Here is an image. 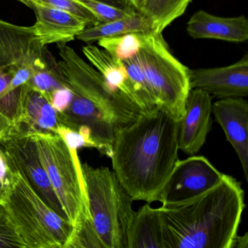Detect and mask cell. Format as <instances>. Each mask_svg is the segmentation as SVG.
Returning <instances> with one entry per match:
<instances>
[{
  "mask_svg": "<svg viewBox=\"0 0 248 248\" xmlns=\"http://www.w3.org/2000/svg\"><path fill=\"white\" fill-rule=\"evenodd\" d=\"M179 122L162 108L141 113L118 130L111 159L112 171L133 201L160 202L179 160Z\"/></svg>",
  "mask_w": 248,
  "mask_h": 248,
  "instance_id": "obj_1",
  "label": "cell"
},
{
  "mask_svg": "<svg viewBox=\"0 0 248 248\" xmlns=\"http://www.w3.org/2000/svg\"><path fill=\"white\" fill-rule=\"evenodd\" d=\"M58 45V65L64 84L71 90L68 108L58 119L61 125L84 137L90 147L112 157L118 130L142 113L132 102L109 87L100 73L66 44Z\"/></svg>",
  "mask_w": 248,
  "mask_h": 248,
  "instance_id": "obj_2",
  "label": "cell"
},
{
  "mask_svg": "<svg viewBox=\"0 0 248 248\" xmlns=\"http://www.w3.org/2000/svg\"><path fill=\"white\" fill-rule=\"evenodd\" d=\"M245 192L230 175L205 193L158 208L163 248H234Z\"/></svg>",
  "mask_w": 248,
  "mask_h": 248,
  "instance_id": "obj_3",
  "label": "cell"
},
{
  "mask_svg": "<svg viewBox=\"0 0 248 248\" xmlns=\"http://www.w3.org/2000/svg\"><path fill=\"white\" fill-rule=\"evenodd\" d=\"M90 221L104 248H126L136 211L115 173L105 166L81 163Z\"/></svg>",
  "mask_w": 248,
  "mask_h": 248,
  "instance_id": "obj_4",
  "label": "cell"
},
{
  "mask_svg": "<svg viewBox=\"0 0 248 248\" xmlns=\"http://www.w3.org/2000/svg\"><path fill=\"white\" fill-rule=\"evenodd\" d=\"M8 169L9 187L0 203L26 248H59L74 225L46 205L20 173Z\"/></svg>",
  "mask_w": 248,
  "mask_h": 248,
  "instance_id": "obj_5",
  "label": "cell"
},
{
  "mask_svg": "<svg viewBox=\"0 0 248 248\" xmlns=\"http://www.w3.org/2000/svg\"><path fill=\"white\" fill-rule=\"evenodd\" d=\"M141 38L137 56L157 106L179 122L191 90L189 68L173 55L163 33H141Z\"/></svg>",
  "mask_w": 248,
  "mask_h": 248,
  "instance_id": "obj_6",
  "label": "cell"
},
{
  "mask_svg": "<svg viewBox=\"0 0 248 248\" xmlns=\"http://www.w3.org/2000/svg\"><path fill=\"white\" fill-rule=\"evenodd\" d=\"M41 160L68 221L74 225L89 214L87 194L77 150L58 134H33Z\"/></svg>",
  "mask_w": 248,
  "mask_h": 248,
  "instance_id": "obj_7",
  "label": "cell"
},
{
  "mask_svg": "<svg viewBox=\"0 0 248 248\" xmlns=\"http://www.w3.org/2000/svg\"><path fill=\"white\" fill-rule=\"evenodd\" d=\"M0 153L7 167L20 173L48 206L66 218L41 160L33 134L12 125L0 140Z\"/></svg>",
  "mask_w": 248,
  "mask_h": 248,
  "instance_id": "obj_8",
  "label": "cell"
},
{
  "mask_svg": "<svg viewBox=\"0 0 248 248\" xmlns=\"http://www.w3.org/2000/svg\"><path fill=\"white\" fill-rule=\"evenodd\" d=\"M224 173L220 172L208 158L192 155L178 160L165 186L162 204L189 201L216 186Z\"/></svg>",
  "mask_w": 248,
  "mask_h": 248,
  "instance_id": "obj_9",
  "label": "cell"
},
{
  "mask_svg": "<svg viewBox=\"0 0 248 248\" xmlns=\"http://www.w3.org/2000/svg\"><path fill=\"white\" fill-rule=\"evenodd\" d=\"M191 90H200L220 99L245 98L248 94V56L219 68L189 69Z\"/></svg>",
  "mask_w": 248,
  "mask_h": 248,
  "instance_id": "obj_10",
  "label": "cell"
},
{
  "mask_svg": "<svg viewBox=\"0 0 248 248\" xmlns=\"http://www.w3.org/2000/svg\"><path fill=\"white\" fill-rule=\"evenodd\" d=\"M213 97L200 90H191L183 117L178 124L179 149L188 155L199 153L211 129Z\"/></svg>",
  "mask_w": 248,
  "mask_h": 248,
  "instance_id": "obj_11",
  "label": "cell"
},
{
  "mask_svg": "<svg viewBox=\"0 0 248 248\" xmlns=\"http://www.w3.org/2000/svg\"><path fill=\"white\" fill-rule=\"evenodd\" d=\"M46 46L39 42L33 26H17L0 20V70L33 66L43 59Z\"/></svg>",
  "mask_w": 248,
  "mask_h": 248,
  "instance_id": "obj_12",
  "label": "cell"
},
{
  "mask_svg": "<svg viewBox=\"0 0 248 248\" xmlns=\"http://www.w3.org/2000/svg\"><path fill=\"white\" fill-rule=\"evenodd\" d=\"M212 113L227 141L238 156L248 180V103L246 99H220L213 104Z\"/></svg>",
  "mask_w": 248,
  "mask_h": 248,
  "instance_id": "obj_13",
  "label": "cell"
},
{
  "mask_svg": "<svg viewBox=\"0 0 248 248\" xmlns=\"http://www.w3.org/2000/svg\"><path fill=\"white\" fill-rule=\"evenodd\" d=\"M186 30L195 39L241 43L248 39V20L245 16L221 17L199 10L189 19Z\"/></svg>",
  "mask_w": 248,
  "mask_h": 248,
  "instance_id": "obj_14",
  "label": "cell"
},
{
  "mask_svg": "<svg viewBox=\"0 0 248 248\" xmlns=\"http://www.w3.org/2000/svg\"><path fill=\"white\" fill-rule=\"evenodd\" d=\"M32 10L36 17L33 27L43 46L67 44L87 28L85 23L78 17L58 9L36 4Z\"/></svg>",
  "mask_w": 248,
  "mask_h": 248,
  "instance_id": "obj_15",
  "label": "cell"
},
{
  "mask_svg": "<svg viewBox=\"0 0 248 248\" xmlns=\"http://www.w3.org/2000/svg\"><path fill=\"white\" fill-rule=\"evenodd\" d=\"M13 125L30 134H58L61 124L48 97L26 84L20 117Z\"/></svg>",
  "mask_w": 248,
  "mask_h": 248,
  "instance_id": "obj_16",
  "label": "cell"
},
{
  "mask_svg": "<svg viewBox=\"0 0 248 248\" xmlns=\"http://www.w3.org/2000/svg\"><path fill=\"white\" fill-rule=\"evenodd\" d=\"M82 50L90 65L100 73L109 87L139 108L138 96L123 62L99 46L89 45L83 46Z\"/></svg>",
  "mask_w": 248,
  "mask_h": 248,
  "instance_id": "obj_17",
  "label": "cell"
},
{
  "mask_svg": "<svg viewBox=\"0 0 248 248\" xmlns=\"http://www.w3.org/2000/svg\"><path fill=\"white\" fill-rule=\"evenodd\" d=\"M126 248H163L158 208L146 203L136 211L128 231Z\"/></svg>",
  "mask_w": 248,
  "mask_h": 248,
  "instance_id": "obj_18",
  "label": "cell"
},
{
  "mask_svg": "<svg viewBox=\"0 0 248 248\" xmlns=\"http://www.w3.org/2000/svg\"><path fill=\"white\" fill-rule=\"evenodd\" d=\"M151 31L149 20L141 13L136 12L123 18L87 27L76 36V39L90 45L105 38L114 37L128 33H148Z\"/></svg>",
  "mask_w": 248,
  "mask_h": 248,
  "instance_id": "obj_19",
  "label": "cell"
},
{
  "mask_svg": "<svg viewBox=\"0 0 248 248\" xmlns=\"http://www.w3.org/2000/svg\"><path fill=\"white\" fill-rule=\"evenodd\" d=\"M192 0H145L138 13L149 20L151 31L163 33L183 16Z\"/></svg>",
  "mask_w": 248,
  "mask_h": 248,
  "instance_id": "obj_20",
  "label": "cell"
},
{
  "mask_svg": "<svg viewBox=\"0 0 248 248\" xmlns=\"http://www.w3.org/2000/svg\"><path fill=\"white\" fill-rule=\"evenodd\" d=\"M27 85L49 97L57 90L64 88V78L58 62L47 49L42 61L33 65V74Z\"/></svg>",
  "mask_w": 248,
  "mask_h": 248,
  "instance_id": "obj_21",
  "label": "cell"
},
{
  "mask_svg": "<svg viewBox=\"0 0 248 248\" xmlns=\"http://www.w3.org/2000/svg\"><path fill=\"white\" fill-rule=\"evenodd\" d=\"M126 68L130 79L135 89L142 113L151 111L158 107L148 80L141 68L137 54L122 61Z\"/></svg>",
  "mask_w": 248,
  "mask_h": 248,
  "instance_id": "obj_22",
  "label": "cell"
},
{
  "mask_svg": "<svg viewBox=\"0 0 248 248\" xmlns=\"http://www.w3.org/2000/svg\"><path fill=\"white\" fill-rule=\"evenodd\" d=\"M11 80V73L0 70V115L14 125L20 117L25 85L14 88Z\"/></svg>",
  "mask_w": 248,
  "mask_h": 248,
  "instance_id": "obj_23",
  "label": "cell"
},
{
  "mask_svg": "<svg viewBox=\"0 0 248 248\" xmlns=\"http://www.w3.org/2000/svg\"><path fill=\"white\" fill-rule=\"evenodd\" d=\"M141 33H128L105 38L98 42L100 48L112 56L123 61L136 55L141 46Z\"/></svg>",
  "mask_w": 248,
  "mask_h": 248,
  "instance_id": "obj_24",
  "label": "cell"
},
{
  "mask_svg": "<svg viewBox=\"0 0 248 248\" xmlns=\"http://www.w3.org/2000/svg\"><path fill=\"white\" fill-rule=\"evenodd\" d=\"M59 248H104L92 225L89 214L81 216L66 241Z\"/></svg>",
  "mask_w": 248,
  "mask_h": 248,
  "instance_id": "obj_25",
  "label": "cell"
},
{
  "mask_svg": "<svg viewBox=\"0 0 248 248\" xmlns=\"http://www.w3.org/2000/svg\"><path fill=\"white\" fill-rule=\"evenodd\" d=\"M94 15L99 24L109 23L118 19L123 18L136 13V10H123L109 5L98 0H74Z\"/></svg>",
  "mask_w": 248,
  "mask_h": 248,
  "instance_id": "obj_26",
  "label": "cell"
},
{
  "mask_svg": "<svg viewBox=\"0 0 248 248\" xmlns=\"http://www.w3.org/2000/svg\"><path fill=\"white\" fill-rule=\"evenodd\" d=\"M36 4H42L66 12L84 21L87 27L99 24V20L93 13L74 0H37Z\"/></svg>",
  "mask_w": 248,
  "mask_h": 248,
  "instance_id": "obj_27",
  "label": "cell"
},
{
  "mask_svg": "<svg viewBox=\"0 0 248 248\" xmlns=\"http://www.w3.org/2000/svg\"><path fill=\"white\" fill-rule=\"evenodd\" d=\"M0 248H26L12 223L4 206L0 203Z\"/></svg>",
  "mask_w": 248,
  "mask_h": 248,
  "instance_id": "obj_28",
  "label": "cell"
},
{
  "mask_svg": "<svg viewBox=\"0 0 248 248\" xmlns=\"http://www.w3.org/2000/svg\"><path fill=\"white\" fill-rule=\"evenodd\" d=\"M58 135L64 140L70 150H78L80 147H90L87 140L83 136L66 126L61 125L58 128Z\"/></svg>",
  "mask_w": 248,
  "mask_h": 248,
  "instance_id": "obj_29",
  "label": "cell"
},
{
  "mask_svg": "<svg viewBox=\"0 0 248 248\" xmlns=\"http://www.w3.org/2000/svg\"><path fill=\"white\" fill-rule=\"evenodd\" d=\"M71 90L66 87L57 90L49 97L50 102L57 114L62 113L68 108L71 102Z\"/></svg>",
  "mask_w": 248,
  "mask_h": 248,
  "instance_id": "obj_30",
  "label": "cell"
},
{
  "mask_svg": "<svg viewBox=\"0 0 248 248\" xmlns=\"http://www.w3.org/2000/svg\"><path fill=\"white\" fill-rule=\"evenodd\" d=\"M7 71L12 74V87L17 88V87L26 85L29 82L33 74V66L23 65V66L16 67Z\"/></svg>",
  "mask_w": 248,
  "mask_h": 248,
  "instance_id": "obj_31",
  "label": "cell"
},
{
  "mask_svg": "<svg viewBox=\"0 0 248 248\" xmlns=\"http://www.w3.org/2000/svg\"><path fill=\"white\" fill-rule=\"evenodd\" d=\"M9 184L8 169L2 155L0 153V202L8 189Z\"/></svg>",
  "mask_w": 248,
  "mask_h": 248,
  "instance_id": "obj_32",
  "label": "cell"
},
{
  "mask_svg": "<svg viewBox=\"0 0 248 248\" xmlns=\"http://www.w3.org/2000/svg\"><path fill=\"white\" fill-rule=\"evenodd\" d=\"M98 1H102V2L109 4V5L119 9H123V10H135L128 0H98Z\"/></svg>",
  "mask_w": 248,
  "mask_h": 248,
  "instance_id": "obj_33",
  "label": "cell"
},
{
  "mask_svg": "<svg viewBox=\"0 0 248 248\" xmlns=\"http://www.w3.org/2000/svg\"><path fill=\"white\" fill-rule=\"evenodd\" d=\"M234 248H248V232L245 233L243 236H238Z\"/></svg>",
  "mask_w": 248,
  "mask_h": 248,
  "instance_id": "obj_34",
  "label": "cell"
},
{
  "mask_svg": "<svg viewBox=\"0 0 248 248\" xmlns=\"http://www.w3.org/2000/svg\"><path fill=\"white\" fill-rule=\"evenodd\" d=\"M128 1L131 3V5L134 7V9L138 12L140 8H141L142 4H144L145 0H128Z\"/></svg>",
  "mask_w": 248,
  "mask_h": 248,
  "instance_id": "obj_35",
  "label": "cell"
},
{
  "mask_svg": "<svg viewBox=\"0 0 248 248\" xmlns=\"http://www.w3.org/2000/svg\"><path fill=\"white\" fill-rule=\"evenodd\" d=\"M17 1L23 3L25 5L30 7V8L33 9L35 4H36V1H37V0H17Z\"/></svg>",
  "mask_w": 248,
  "mask_h": 248,
  "instance_id": "obj_36",
  "label": "cell"
}]
</instances>
